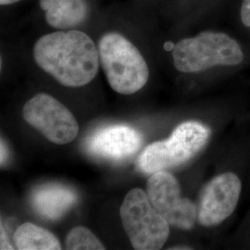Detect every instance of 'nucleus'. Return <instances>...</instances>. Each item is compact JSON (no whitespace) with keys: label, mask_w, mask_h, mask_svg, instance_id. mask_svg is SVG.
<instances>
[{"label":"nucleus","mask_w":250,"mask_h":250,"mask_svg":"<svg viewBox=\"0 0 250 250\" xmlns=\"http://www.w3.org/2000/svg\"><path fill=\"white\" fill-rule=\"evenodd\" d=\"M240 193V179L232 172H224L210 180L199 197L198 223L206 227L222 224L234 211Z\"/></svg>","instance_id":"nucleus-8"},{"label":"nucleus","mask_w":250,"mask_h":250,"mask_svg":"<svg viewBox=\"0 0 250 250\" xmlns=\"http://www.w3.org/2000/svg\"><path fill=\"white\" fill-rule=\"evenodd\" d=\"M46 23L54 29L66 30L81 25L88 16L86 0H39Z\"/></svg>","instance_id":"nucleus-11"},{"label":"nucleus","mask_w":250,"mask_h":250,"mask_svg":"<svg viewBox=\"0 0 250 250\" xmlns=\"http://www.w3.org/2000/svg\"><path fill=\"white\" fill-rule=\"evenodd\" d=\"M38 67L67 87H81L95 79L99 69L98 46L78 30L57 31L41 36L34 45Z\"/></svg>","instance_id":"nucleus-1"},{"label":"nucleus","mask_w":250,"mask_h":250,"mask_svg":"<svg viewBox=\"0 0 250 250\" xmlns=\"http://www.w3.org/2000/svg\"><path fill=\"white\" fill-rule=\"evenodd\" d=\"M1 250H13L11 244L9 243L6 231L4 230L3 225L1 224Z\"/></svg>","instance_id":"nucleus-15"},{"label":"nucleus","mask_w":250,"mask_h":250,"mask_svg":"<svg viewBox=\"0 0 250 250\" xmlns=\"http://www.w3.org/2000/svg\"><path fill=\"white\" fill-rule=\"evenodd\" d=\"M170 250H191L190 248H172Z\"/></svg>","instance_id":"nucleus-18"},{"label":"nucleus","mask_w":250,"mask_h":250,"mask_svg":"<svg viewBox=\"0 0 250 250\" xmlns=\"http://www.w3.org/2000/svg\"><path fill=\"white\" fill-rule=\"evenodd\" d=\"M120 215L134 250L162 249L169 237L170 224L152 207L143 189L134 188L125 196Z\"/></svg>","instance_id":"nucleus-5"},{"label":"nucleus","mask_w":250,"mask_h":250,"mask_svg":"<svg viewBox=\"0 0 250 250\" xmlns=\"http://www.w3.org/2000/svg\"><path fill=\"white\" fill-rule=\"evenodd\" d=\"M146 195L152 207L168 222L182 230H190L197 219L196 205L182 197L176 178L166 170L151 174L146 183Z\"/></svg>","instance_id":"nucleus-7"},{"label":"nucleus","mask_w":250,"mask_h":250,"mask_svg":"<svg viewBox=\"0 0 250 250\" xmlns=\"http://www.w3.org/2000/svg\"><path fill=\"white\" fill-rule=\"evenodd\" d=\"M77 199V194L72 188L58 184H47L36 188L32 196V204L40 216L56 221L62 218Z\"/></svg>","instance_id":"nucleus-10"},{"label":"nucleus","mask_w":250,"mask_h":250,"mask_svg":"<svg viewBox=\"0 0 250 250\" xmlns=\"http://www.w3.org/2000/svg\"><path fill=\"white\" fill-rule=\"evenodd\" d=\"M174 67L181 72H199L215 66H234L244 55L239 44L223 33L202 32L182 39L172 49Z\"/></svg>","instance_id":"nucleus-3"},{"label":"nucleus","mask_w":250,"mask_h":250,"mask_svg":"<svg viewBox=\"0 0 250 250\" xmlns=\"http://www.w3.org/2000/svg\"><path fill=\"white\" fill-rule=\"evenodd\" d=\"M0 158H1V165H3L8 159V149L3 141H1V157Z\"/></svg>","instance_id":"nucleus-16"},{"label":"nucleus","mask_w":250,"mask_h":250,"mask_svg":"<svg viewBox=\"0 0 250 250\" xmlns=\"http://www.w3.org/2000/svg\"><path fill=\"white\" fill-rule=\"evenodd\" d=\"M241 20L244 25L250 27V0H244L242 4Z\"/></svg>","instance_id":"nucleus-14"},{"label":"nucleus","mask_w":250,"mask_h":250,"mask_svg":"<svg viewBox=\"0 0 250 250\" xmlns=\"http://www.w3.org/2000/svg\"><path fill=\"white\" fill-rule=\"evenodd\" d=\"M19 250H60L62 245L52 232L36 224H21L13 234Z\"/></svg>","instance_id":"nucleus-12"},{"label":"nucleus","mask_w":250,"mask_h":250,"mask_svg":"<svg viewBox=\"0 0 250 250\" xmlns=\"http://www.w3.org/2000/svg\"><path fill=\"white\" fill-rule=\"evenodd\" d=\"M99 62L110 87L119 94L132 95L142 89L149 69L141 52L125 36L108 32L101 36Z\"/></svg>","instance_id":"nucleus-2"},{"label":"nucleus","mask_w":250,"mask_h":250,"mask_svg":"<svg viewBox=\"0 0 250 250\" xmlns=\"http://www.w3.org/2000/svg\"><path fill=\"white\" fill-rule=\"evenodd\" d=\"M69 250H104L105 247L99 238L85 227L78 226L68 233L65 240Z\"/></svg>","instance_id":"nucleus-13"},{"label":"nucleus","mask_w":250,"mask_h":250,"mask_svg":"<svg viewBox=\"0 0 250 250\" xmlns=\"http://www.w3.org/2000/svg\"><path fill=\"white\" fill-rule=\"evenodd\" d=\"M22 113L27 124L52 143H71L78 135L79 125L75 117L59 100L47 94L41 93L28 100Z\"/></svg>","instance_id":"nucleus-6"},{"label":"nucleus","mask_w":250,"mask_h":250,"mask_svg":"<svg viewBox=\"0 0 250 250\" xmlns=\"http://www.w3.org/2000/svg\"><path fill=\"white\" fill-rule=\"evenodd\" d=\"M21 0H0V5L1 6H9L15 3H18Z\"/></svg>","instance_id":"nucleus-17"},{"label":"nucleus","mask_w":250,"mask_h":250,"mask_svg":"<svg viewBox=\"0 0 250 250\" xmlns=\"http://www.w3.org/2000/svg\"><path fill=\"white\" fill-rule=\"evenodd\" d=\"M210 133L209 128L201 123L185 122L168 139L148 145L140 155L137 166L146 174L180 166L205 146Z\"/></svg>","instance_id":"nucleus-4"},{"label":"nucleus","mask_w":250,"mask_h":250,"mask_svg":"<svg viewBox=\"0 0 250 250\" xmlns=\"http://www.w3.org/2000/svg\"><path fill=\"white\" fill-rule=\"evenodd\" d=\"M143 145L139 131L127 125H111L99 129L87 140V150L109 161H124L137 153Z\"/></svg>","instance_id":"nucleus-9"}]
</instances>
